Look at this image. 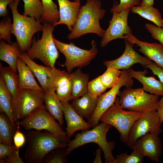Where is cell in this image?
Segmentation results:
<instances>
[{"mask_svg":"<svg viewBox=\"0 0 163 163\" xmlns=\"http://www.w3.org/2000/svg\"><path fill=\"white\" fill-rule=\"evenodd\" d=\"M27 145L24 152V161L27 163H42L50 152L66 147L70 140L66 135H56L40 130H29L26 135Z\"/></svg>","mask_w":163,"mask_h":163,"instance_id":"1","label":"cell"},{"mask_svg":"<svg viewBox=\"0 0 163 163\" xmlns=\"http://www.w3.org/2000/svg\"><path fill=\"white\" fill-rule=\"evenodd\" d=\"M99 0H88L80 7L76 21L67 38H77L88 33H94L103 37L105 30L100 26L99 21L104 16L106 10L101 8Z\"/></svg>","mask_w":163,"mask_h":163,"instance_id":"2","label":"cell"},{"mask_svg":"<svg viewBox=\"0 0 163 163\" xmlns=\"http://www.w3.org/2000/svg\"><path fill=\"white\" fill-rule=\"evenodd\" d=\"M112 126L101 122L90 130H83L68 143L65 149L66 154L68 155L75 149L87 143H95L102 150L105 163H112L115 158L112 151L115 148V142L113 141L108 142L106 137L107 133Z\"/></svg>","mask_w":163,"mask_h":163,"instance_id":"3","label":"cell"},{"mask_svg":"<svg viewBox=\"0 0 163 163\" xmlns=\"http://www.w3.org/2000/svg\"><path fill=\"white\" fill-rule=\"evenodd\" d=\"M19 2V0H15L8 5L13 15L11 33L15 37L21 51L25 52L29 49L33 36L42 30L43 25L40 21L20 14L17 9Z\"/></svg>","mask_w":163,"mask_h":163,"instance_id":"4","label":"cell"},{"mask_svg":"<svg viewBox=\"0 0 163 163\" xmlns=\"http://www.w3.org/2000/svg\"><path fill=\"white\" fill-rule=\"evenodd\" d=\"M54 27L52 24L43 22L41 37L37 40L33 38L30 47L26 53L32 59H37L46 66L54 69L59 56L53 35Z\"/></svg>","mask_w":163,"mask_h":163,"instance_id":"5","label":"cell"},{"mask_svg":"<svg viewBox=\"0 0 163 163\" xmlns=\"http://www.w3.org/2000/svg\"><path fill=\"white\" fill-rule=\"evenodd\" d=\"M118 100V97H117L114 104L102 114L100 121L116 128L120 134L121 140L126 144L132 125L145 112L126 111L120 106Z\"/></svg>","mask_w":163,"mask_h":163,"instance_id":"6","label":"cell"},{"mask_svg":"<svg viewBox=\"0 0 163 163\" xmlns=\"http://www.w3.org/2000/svg\"><path fill=\"white\" fill-rule=\"evenodd\" d=\"M119 103L123 109L140 112L156 111L159 96L145 92L142 88H126L120 92Z\"/></svg>","mask_w":163,"mask_h":163,"instance_id":"7","label":"cell"},{"mask_svg":"<svg viewBox=\"0 0 163 163\" xmlns=\"http://www.w3.org/2000/svg\"><path fill=\"white\" fill-rule=\"evenodd\" d=\"M53 39L58 50L65 56L66 61L63 66L66 67L69 73L76 67L81 68L89 65L98 53L96 43L94 40L91 41V48L86 50L77 47L72 42L69 44L63 43L54 37Z\"/></svg>","mask_w":163,"mask_h":163,"instance_id":"8","label":"cell"},{"mask_svg":"<svg viewBox=\"0 0 163 163\" xmlns=\"http://www.w3.org/2000/svg\"><path fill=\"white\" fill-rule=\"evenodd\" d=\"M127 69H122L120 78L117 84L108 91L102 94L98 98L96 109L91 117L88 120V122L93 128L99 124L102 114L113 105L120 92V90L123 86L126 88L132 87L133 80Z\"/></svg>","mask_w":163,"mask_h":163,"instance_id":"9","label":"cell"},{"mask_svg":"<svg viewBox=\"0 0 163 163\" xmlns=\"http://www.w3.org/2000/svg\"><path fill=\"white\" fill-rule=\"evenodd\" d=\"M19 124L26 130L34 129L40 131L44 129L55 134L66 135L61 125L57 122L43 104L19 121Z\"/></svg>","mask_w":163,"mask_h":163,"instance_id":"10","label":"cell"},{"mask_svg":"<svg viewBox=\"0 0 163 163\" xmlns=\"http://www.w3.org/2000/svg\"><path fill=\"white\" fill-rule=\"evenodd\" d=\"M44 94L43 91L33 89H19L17 99L12 101L14 120L17 123L43 104Z\"/></svg>","mask_w":163,"mask_h":163,"instance_id":"11","label":"cell"},{"mask_svg":"<svg viewBox=\"0 0 163 163\" xmlns=\"http://www.w3.org/2000/svg\"><path fill=\"white\" fill-rule=\"evenodd\" d=\"M162 123L156 111L147 112L136 120L131 128L126 144L130 148L136 141L148 133L159 135L162 132Z\"/></svg>","mask_w":163,"mask_h":163,"instance_id":"12","label":"cell"},{"mask_svg":"<svg viewBox=\"0 0 163 163\" xmlns=\"http://www.w3.org/2000/svg\"><path fill=\"white\" fill-rule=\"evenodd\" d=\"M131 10L129 8L119 13L113 12L109 25L105 30L101 43V46L104 47L111 41L118 38L124 39V36L132 34V31L128 24V18Z\"/></svg>","mask_w":163,"mask_h":163,"instance_id":"13","label":"cell"},{"mask_svg":"<svg viewBox=\"0 0 163 163\" xmlns=\"http://www.w3.org/2000/svg\"><path fill=\"white\" fill-rule=\"evenodd\" d=\"M18 57L23 60L32 70L39 82L44 93L55 91L56 74L54 69L40 65L34 62L25 52H21Z\"/></svg>","mask_w":163,"mask_h":163,"instance_id":"14","label":"cell"},{"mask_svg":"<svg viewBox=\"0 0 163 163\" xmlns=\"http://www.w3.org/2000/svg\"><path fill=\"white\" fill-rule=\"evenodd\" d=\"M158 136L148 133L138 139L130 148L151 160L159 163L162 147Z\"/></svg>","mask_w":163,"mask_h":163,"instance_id":"15","label":"cell"},{"mask_svg":"<svg viewBox=\"0 0 163 163\" xmlns=\"http://www.w3.org/2000/svg\"><path fill=\"white\" fill-rule=\"evenodd\" d=\"M125 48L123 54L117 59L104 61V65L107 67H112L118 69H128L136 63H139L144 67L153 62L146 57L142 56L136 51L133 44L126 40H125Z\"/></svg>","mask_w":163,"mask_h":163,"instance_id":"16","label":"cell"},{"mask_svg":"<svg viewBox=\"0 0 163 163\" xmlns=\"http://www.w3.org/2000/svg\"><path fill=\"white\" fill-rule=\"evenodd\" d=\"M124 39L130 43L136 44L139 47L140 52L163 69V44L140 41L133 34L125 35Z\"/></svg>","mask_w":163,"mask_h":163,"instance_id":"17","label":"cell"},{"mask_svg":"<svg viewBox=\"0 0 163 163\" xmlns=\"http://www.w3.org/2000/svg\"><path fill=\"white\" fill-rule=\"evenodd\" d=\"M59 6V19L53 25L55 27L65 24L71 31L76 21L80 8V1L71 2L69 0H57Z\"/></svg>","mask_w":163,"mask_h":163,"instance_id":"18","label":"cell"},{"mask_svg":"<svg viewBox=\"0 0 163 163\" xmlns=\"http://www.w3.org/2000/svg\"><path fill=\"white\" fill-rule=\"evenodd\" d=\"M63 114L67 124L66 135L69 137L79 130H86L91 127L74 110L69 102L62 104Z\"/></svg>","mask_w":163,"mask_h":163,"instance_id":"19","label":"cell"},{"mask_svg":"<svg viewBox=\"0 0 163 163\" xmlns=\"http://www.w3.org/2000/svg\"><path fill=\"white\" fill-rule=\"evenodd\" d=\"M55 92L62 104L72 100V82L70 73L55 68Z\"/></svg>","mask_w":163,"mask_h":163,"instance_id":"20","label":"cell"},{"mask_svg":"<svg viewBox=\"0 0 163 163\" xmlns=\"http://www.w3.org/2000/svg\"><path fill=\"white\" fill-rule=\"evenodd\" d=\"M127 70L132 78H136L142 84L145 91L159 96H163V84L154 77L146 76L148 73L146 69L143 71H136L130 68Z\"/></svg>","mask_w":163,"mask_h":163,"instance_id":"21","label":"cell"},{"mask_svg":"<svg viewBox=\"0 0 163 163\" xmlns=\"http://www.w3.org/2000/svg\"><path fill=\"white\" fill-rule=\"evenodd\" d=\"M73 100L71 104L75 111L83 118L88 120L94 113L96 108L97 98L91 96L88 92Z\"/></svg>","mask_w":163,"mask_h":163,"instance_id":"22","label":"cell"},{"mask_svg":"<svg viewBox=\"0 0 163 163\" xmlns=\"http://www.w3.org/2000/svg\"><path fill=\"white\" fill-rule=\"evenodd\" d=\"M17 67L19 76V87L22 88L35 89L43 90L37 82L34 75L29 66L19 57L17 62Z\"/></svg>","mask_w":163,"mask_h":163,"instance_id":"23","label":"cell"},{"mask_svg":"<svg viewBox=\"0 0 163 163\" xmlns=\"http://www.w3.org/2000/svg\"><path fill=\"white\" fill-rule=\"evenodd\" d=\"M21 52L17 42L7 44L2 40L0 43V59L7 63L17 73V62Z\"/></svg>","mask_w":163,"mask_h":163,"instance_id":"24","label":"cell"},{"mask_svg":"<svg viewBox=\"0 0 163 163\" xmlns=\"http://www.w3.org/2000/svg\"><path fill=\"white\" fill-rule=\"evenodd\" d=\"M45 107L50 114L59 123L63 124L62 104L55 91L44 93Z\"/></svg>","mask_w":163,"mask_h":163,"instance_id":"25","label":"cell"},{"mask_svg":"<svg viewBox=\"0 0 163 163\" xmlns=\"http://www.w3.org/2000/svg\"><path fill=\"white\" fill-rule=\"evenodd\" d=\"M72 82V100L78 98L88 93L89 75L83 73L81 68L70 73Z\"/></svg>","mask_w":163,"mask_h":163,"instance_id":"26","label":"cell"},{"mask_svg":"<svg viewBox=\"0 0 163 163\" xmlns=\"http://www.w3.org/2000/svg\"><path fill=\"white\" fill-rule=\"evenodd\" d=\"M0 66V75L4 80L12 101H14L17 98L19 90L18 74L9 66L3 67L1 63Z\"/></svg>","mask_w":163,"mask_h":163,"instance_id":"27","label":"cell"},{"mask_svg":"<svg viewBox=\"0 0 163 163\" xmlns=\"http://www.w3.org/2000/svg\"><path fill=\"white\" fill-rule=\"evenodd\" d=\"M0 112L7 116L12 124L17 125L14 120L12 99L7 88L4 80L0 75Z\"/></svg>","mask_w":163,"mask_h":163,"instance_id":"28","label":"cell"},{"mask_svg":"<svg viewBox=\"0 0 163 163\" xmlns=\"http://www.w3.org/2000/svg\"><path fill=\"white\" fill-rule=\"evenodd\" d=\"M17 129L4 113L0 114V142L11 146L14 134Z\"/></svg>","mask_w":163,"mask_h":163,"instance_id":"29","label":"cell"},{"mask_svg":"<svg viewBox=\"0 0 163 163\" xmlns=\"http://www.w3.org/2000/svg\"><path fill=\"white\" fill-rule=\"evenodd\" d=\"M132 12L154 23L157 26L163 28V19L159 11L153 6L143 8L140 5L131 8Z\"/></svg>","mask_w":163,"mask_h":163,"instance_id":"30","label":"cell"},{"mask_svg":"<svg viewBox=\"0 0 163 163\" xmlns=\"http://www.w3.org/2000/svg\"><path fill=\"white\" fill-rule=\"evenodd\" d=\"M43 7V14L40 21L53 24L59 19V11L56 5L52 0H40Z\"/></svg>","mask_w":163,"mask_h":163,"instance_id":"31","label":"cell"},{"mask_svg":"<svg viewBox=\"0 0 163 163\" xmlns=\"http://www.w3.org/2000/svg\"><path fill=\"white\" fill-rule=\"evenodd\" d=\"M24 3L23 14L40 21L43 7L40 0H23Z\"/></svg>","mask_w":163,"mask_h":163,"instance_id":"32","label":"cell"},{"mask_svg":"<svg viewBox=\"0 0 163 163\" xmlns=\"http://www.w3.org/2000/svg\"><path fill=\"white\" fill-rule=\"evenodd\" d=\"M121 71L112 67L107 68L105 72L100 78L102 82L107 89L111 88L119 81Z\"/></svg>","mask_w":163,"mask_h":163,"instance_id":"33","label":"cell"},{"mask_svg":"<svg viewBox=\"0 0 163 163\" xmlns=\"http://www.w3.org/2000/svg\"><path fill=\"white\" fill-rule=\"evenodd\" d=\"M58 148L54 149L47 154L44 158L42 163H65L67 161L65 150Z\"/></svg>","mask_w":163,"mask_h":163,"instance_id":"34","label":"cell"},{"mask_svg":"<svg viewBox=\"0 0 163 163\" xmlns=\"http://www.w3.org/2000/svg\"><path fill=\"white\" fill-rule=\"evenodd\" d=\"M145 157L137 152L133 150L130 155L127 152L117 155L112 163H142Z\"/></svg>","mask_w":163,"mask_h":163,"instance_id":"35","label":"cell"},{"mask_svg":"<svg viewBox=\"0 0 163 163\" xmlns=\"http://www.w3.org/2000/svg\"><path fill=\"white\" fill-rule=\"evenodd\" d=\"M107 89L101 81L99 76L88 83V92L94 98H97Z\"/></svg>","mask_w":163,"mask_h":163,"instance_id":"36","label":"cell"},{"mask_svg":"<svg viewBox=\"0 0 163 163\" xmlns=\"http://www.w3.org/2000/svg\"><path fill=\"white\" fill-rule=\"evenodd\" d=\"M12 24L8 17H5L0 23V38L6 41L9 44L12 43L11 34Z\"/></svg>","mask_w":163,"mask_h":163,"instance_id":"37","label":"cell"},{"mask_svg":"<svg viewBox=\"0 0 163 163\" xmlns=\"http://www.w3.org/2000/svg\"><path fill=\"white\" fill-rule=\"evenodd\" d=\"M142 0H120L119 4L114 3L110 11L111 12L119 13L136 5H140Z\"/></svg>","mask_w":163,"mask_h":163,"instance_id":"38","label":"cell"},{"mask_svg":"<svg viewBox=\"0 0 163 163\" xmlns=\"http://www.w3.org/2000/svg\"><path fill=\"white\" fill-rule=\"evenodd\" d=\"M145 27L151 34L153 38L158 41L161 43L163 44V28L149 23H146Z\"/></svg>","mask_w":163,"mask_h":163,"instance_id":"39","label":"cell"},{"mask_svg":"<svg viewBox=\"0 0 163 163\" xmlns=\"http://www.w3.org/2000/svg\"><path fill=\"white\" fill-rule=\"evenodd\" d=\"M0 163H24L19 155V150L16 147L4 159H0Z\"/></svg>","mask_w":163,"mask_h":163,"instance_id":"40","label":"cell"},{"mask_svg":"<svg viewBox=\"0 0 163 163\" xmlns=\"http://www.w3.org/2000/svg\"><path fill=\"white\" fill-rule=\"evenodd\" d=\"M19 121L17 123V129L14 136L13 140L14 145L17 149L19 150L20 148L25 143L26 138L24 134L19 130Z\"/></svg>","mask_w":163,"mask_h":163,"instance_id":"41","label":"cell"},{"mask_svg":"<svg viewBox=\"0 0 163 163\" xmlns=\"http://www.w3.org/2000/svg\"><path fill=\"white\" fill-rule=\"evenodd\" d=\"M144 67L150 69L154 75L158 77L160 81L163 84V69L153 62Z\"/></svg>","mask_w":163,"mask_h":163,"instance_id":"42","label":"cell"},{"mask_svg":"<svg viewBox=\"0 0 163 163\" xmlns=\"http://www.w3.org/2000/svg\"><path fill=\"white\" fill-rule=\"evenodd\" d=\"M15 146L5 145L0 142V159H4L15 148Z\"/></svg>","mask_w":163,"mask_h":163,"instance_id":"43","label":"cell"},{"mask_svg":"<svg viewBox=\"0 0 163 163\" xmlns=\"http://www.w3.org/2000/svg\"><path fill=\"white\" fill-rule=\"evenodd\" d=\"M15 0H0V16L6 17L8 14V5L14 2Z\"/></svg>","mask_w":163,"mask_h":163,"instance_id":"44","label":"cell"},{"mask_svg":"<svg viewBox=\"0 0 163 163\" xmlns=\"http://www.w3.org/2000/svg\"><path fill=\"white\" fill-rule=\"evenodd\" d=\"M159 100L157 112L162 122H163V96Z\"/></svg>","mask_w":163,"mask_h":163,"instance_id":"45","label":"cell"},{"mask_svg":"<svg viewBox=\"0 0 163 163\" xmlns=\"http://www.w3.org/2000/svg\"><path fill=\"white\" fill-rule=\"evenodd\" d=\"M101 149L99 148L96 151L95 157L94 161V163H102V161L101 159Z\"/></svg>","mask_w":163,"mask_h":163,"instance_id":"46","label":"cell"},{"mask_svg":"<svg viewBox=\"0 0 163 163\" xmlns=\"http://www.w3.org/2000/svg\"><path fill=\"white\" fill-rule=\"evenodd\" d=\"M154 0H142L140 6L143 8H148L154 5Z\"/></svg>","mask_w":163,"mask_h":163,"instance_id":"47","label":"cell"},{"mask_svg":"<svg viewBox=\"0 0 163 163\" xmlns=\"http://www.w3.org/2000/svg\"><path fill=\"white\" fill-rule=\"evenodd\" d=\"M73 0L74 1L77 2V1H80L81 0ZM87 0V1H88V0Z\"/></svg>","mask_w":163,"mask_h":163,"instance_id":"48","label":"cell"}]
</instances>
